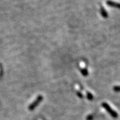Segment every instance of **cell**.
<instances>
[{
    "mask_svg": "<svg viewBox=\"0 0 120 120\" xmlns=\"http://www.w3.org/2000/svg\"><path fill=\"white\" fill-rule=\"evenodd\" d=\"M113 89L116 91H120V86H116L113 88Z\"/></svg>",
    "mask_w": 120,
    "mask_h": 120,
    "instance_id": "7",
    "label": "cell"
},
{
    "mask_svg": "<svg viewBox=\"0 0 120 120\" xmlns=\"http://www.w3.org/2000/svg\"><path fill=\"white\" fill-rule=\"evenodd\" d=\"M81 72L84 76H87V75H88V71H87V70H85V69H82V70H81Z\"/></svg>",
    "mask_w": 120,
    "mask_h": 120,
    "instance_id": "5",
    "label": "cell"
},
{
    "mask_svg": "<svg viewBox=\"0 0 120 120\" xmlns=\"http://www.w3.org/2000/svg\"><path fill=\"white\" fill-rule=\"evenodd\" d=\"M107 4L109 6H112V7H114V8L120 9V4H119V3H115L113 1H107Z\"/></svg>",
    "mask_w": 120,
    "mask_h": 120,
    "instance_id": "3",
    "label": "cell"
},
{
    "mask_svg": "<svg viewBox=\"0 0 120 120\" xmlns=\"http://www.w3.org/2000/svg\"><path fill=\"white\" fill-rule=\"evenodd\" d=\"M87 98L90 101L92 100L93 98V95H92V94H91V93H87Z\"/></svg>",
    "mask_w": 120,
    "mask_h": 120,
    "instance_id": "6",
    "label": "cell"
},
{
    "mask_svg": "<svg viewBox=\"0 0 120 120\" xmlns=\"http://www.w3.org/2000/svg\"><path fill=\"white\" fill-rule=\"evenodd\" d=\"M102 106L105 110H106L112 116H113V118H117L118 117V113L116 112H115L109 106L108 104L105 103V102H104L102 103Z\"/></svg>",
    "mask_w": 120,
    "mask_h": 120,
    "instance_id": "1",
    "label": "cell"
},
{
    "mask_svg": "<svg viewBox=\"0 0 120 120\" xmlns=\"http://www.w3.org/2000/svg\"><path fill=\"white\" fill-rule=\"evenodd\" d=\"M43 97L42 96H41V95L38 96V97L37 98V99H35V101H34V102L29 105V109L30 110H33L39 104L40 102H41V101L43 100Z\"/></svg>",
    "mask_w": 120,
    "mask_h": 120,
    "instance_id": "2",
    "label": "cell"
},
{
    "mask_svg": "<svg viewBox=\"0 0 120 120\" xmlns=\"http://www.w3.org/2000/svg\"><path fill=\"white\" fill-rule=\"evenodd\" d=\"M101 15H102V17H104V18H107V14L106 11H105L103 8L101 9Z\"/></svg>",
    "mask_w": 120,
    "mask_h": 120,
    "instance_id": "4",
    "label": "cell"
},
{
    "mask_svg": "<svg viewBox=\"0 0 120 120\" xmlns=\"http://www.w3.org/2000/svg\"><path fill=\"white\" fill-rule=\"evenodd\" d=\"M92 119H93V116L92 115H89L87 117V120H92Z\"/></svg>",
    "mask_w": 120,
    "mask_h": 120,
    "instance_id": "8",
    "label": "cell"
},
{
    "mask_svg": "<svg viewBox=\"0 0 120 120\" xmlns=\"http://www.w3.org/2000/svg\"><path fill=\"white\" fill-rule=\"evenodd\" d=\"M77 94H78V96H79V98H82V97H83V96H82V94H81V93H79V92H78V93H77Z\"/></svg>",
    "mask_w": 120,
    "mask_h": 120,
    "instance_id": "9",
    "label": "cell"
}]
</instances>
